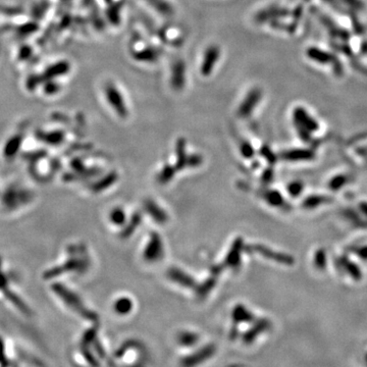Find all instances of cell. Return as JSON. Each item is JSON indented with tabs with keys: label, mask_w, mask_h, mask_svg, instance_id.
<instances>
[{
	"label": "cell",
	"mask_w": 367,
	"mask_h": 367,
	"mask_svg": "<svg viewBox=\"0 0 367 367\" xmlns=\"http://www.w3.org/2000/svg\"><path fill=\"white\" fill-rule=\"evenodd\" d=\"M114 309L120 315H126L133 309V301L128 297H121L117 299L114 305Z\"/></svg>",
	"instance_id": "9a60e30c"
},
{
	"label": "cell",
	"mask_w": 367,
	"mask_h": 367,
	"mask_svg": "<svg viewBox=\"0 0 367 367\" xmlns=\"http://www.w3.org/2000/svg\"><path fill=\"white\" fill-rule=\"evenodd\" d=\"M233 318L234 322H249L253 319V315L243 305H237L233 310Z\"/></svg>",
	"instance_id": "5bb4252c"
},
{
	"label": "cell",
	"mask_w": 367,
	"mask_h": 367,
	"mask_svg": "<svg viewBox=\"0 0 367 367\" xmlns=\"http://www.w3.org/2000/svg\"><path fill=\"white\" fill-rule=\"evenodd\" d=\"M176 154H177V162L176 168L183 169L187 167V154H186V141L183 138L179 139L176 146Z\"/></svg>",
	"instance_id": "30bf717a"
},
{
	"label": "cell",
	"mask_w": 367,
	"mask_h": 367,
	"mask_svg": "<svg viewBox=\"0 0 367 367\" xmlns=\"http://www.w3.org/2000/svg\"><path fill=\"white\" fill-rule=\"evenodd\" d=\"M243 249H245L243 239H234L230 251L228 252L226 258H224V264L232 269H237L241 265V255Z\"/></svg>",
	"instance_id": "277c9868"
},
{
	"label": "cell",
	"mask_w": 367,
	"mask_h": 367,
	"mask_svg": "<svg viewBox=\"0 0 367 367\" xmlns=\"http://www.w3.org/2000/svg\"><path fill=\"white\" fill-rule=\"evenodd\" d=\"M263 198L267 200L270 205L275 207H281L284 205L283 197L280 192L277 191H267L263 194Z\"/></svg>",
	"instance_id": "d6986e66"
},
{
	"label": "cell",
	"mask_w": 367,
	"mask_h": 367,
	"mask_svg": "<svg viewBox=\"0 0 367 367\" xmlns=\"http://www.w3.org/2000/svg\"><path fill=\"white\" fill-rule=\"evenodd\" d=\"M246 251L247 252H256L260 255H262L263 257L265 258H269V259H272L274 261L277 262H281V263H284V264H288L291 262V258L288 257L287 255H284V254H281V253H277L274 252L267 247L264 246H261V245H252V246H247L246 248Z\"/></svg>",
	"instance_id": "52a82bcc"
},
{
	"label": "cell",
	"mask_w": 367,
	"mask_h": 367,
	"mask_svg": "<svg viewBox=\"0 0 367 367\" xmlns=\"http://www.w3.org/2000/svg\"><path fill=\"white\" fill-rule=\"evenodd\" d=\"M176 167H173L170 165H167L163 167V168L160 170L157 176V181L161 185H166L168 182L171 181V179L175 177L176 173Z\"/></svg>",
	"instance_id": "e0dca14e"
},
{
	"label": "cell",
	"mask_w": 367,
	"mask_h": 367,
	"mask_svg": "<svg viewBox=\"0 0 367 367\" xmlns=\"http://www.w3.org/2000/svg\"><path fill=\"white\" fill-rule=\"evenodd\" d=\"M240 149H241L242 155H243L244 157H246V158H251V157L254 155V150H253L252 146L249 144L248 142H246V141H244V142L241 143Z\"/></svg>",
	"instance_id": "44dd1931"
},
{
	"label": "cell",
	"mask_w": 367,
	"mask_h": 367,
	"mask_svg": "<svg viewBox=\"0 0 367 367\" xmlns=\"http://www.w3.org/2000/svg\"><path fill=\"white\" fill-rule=\"evenodd\" d=\"M216 284H217V278L210 275L205 282L202 283L200 285H198V287H196L198 297L200 298L206 297V296L211 292V290L216 287Z\"/></svg>",
	"instance_id": "2e32d148"
},
{
	"label": "cell",
	"mask_w": 367,
	"mask_h": 367,
	"mask_svg": "<svg viewBox=\"0 0 367 367\" xmlns=\"http://www.w3.org/2000/svg\"><path fill=\"white\" fill-rule=\"evenodd\" d=\"M167 278L172 281L173 283H176L184 288H189L193 289L196 288V282L194 280L191 275L186 273L185 271H183L182 269L178 267H169L167 272Z\"/></svg>",
	"instance_id": "8992f818"
},
{
	"label": "cell",
	"mask_w": 367,
	"mask_h": 367,
	"mask_svg": "<svg viewBox=\"0 0 367 367\" xmlns=\"http://www.w3.org/2000/svg\"><path fill=\"white\" fill-rule=\"evenodd\" d=\"M259 92L257 90H252L250 93L244 99V101L241 103L238 114L241 117H247L250 116L252 110L256 106L259 101Z\"/></svg>",
	"instance_id": "ba28073f"
},
{
	"label": "cell",
	"mask_w": 367,
	"mask_h": 367,
	"mask_svg": "<svg viewBox=\"0 0 367 367\" xmlns=\"http://www.w3.org/2000/svg\"><path fill=\"white\" fill-rule=\"evenodd\" d=\"M109 218L111 222L116 224V226H122V224L126 223L127 217L124 209H121L120 207H117L115 209L111 210V213L109 216Z\"/></svg>",
	"instance_id": "ffe728a7"
},
{
	"label": "cell",
	"mask_w": 367,
	"mask_h": 367,
	"mask_svg": "<svg viewBox=\"0 0 367 367\" xmlns=\"http://www.w3.org/2000/svg\"><path fill=\"white\" fill-rule=\"evenodd\" d=\"M163 252H165V249H163L159 234L157 233H151L149 242L144 249V253H143L144 259L151 263L157 262L163 257Z\"/></svg>",
	"instance_id": "3957f363"
},
{
	"label": "cell",
	"mask_w": 367,
	"mask_h": 367,
	"mask_svg": "<svg viewBox=\"0 0 367 367\" xmlns=\"http://www.w3.org/2000/svg\"><path fill=\"white\" fill-rule=\"evenodd\" d=\"M117 173L116 171H111L103 179H101L100 181L93 184L91 189L94 192H101L114 185V184L117 182Z\"/></svg>",
	"instance_id": "4fadbf2b"
},
{
	"label": "cell",
	"mask_w": 367,
	"mask_h": 367,
	"mask_svg": "<svg viewBox=\"0 0 367 367\" xmlns=\"http://www.w3.org/2000/svg\"><path fill=\"white\" fill-rule=\"evenodd\" d=\"M203 161V158L199 154H192L187 158V167H197Z\"/></svg>",
	"instance_id": "7402d4cb"
},
{
	"label": "cell",
	"mask_w": 367,
	"mask_h": 367,
	"mask_svg": "<svg viewBox=\"0 0 367 367\" xmlns=\"http://www.w3.org/2000/svg\"><path fill=\"white\" fill-rule=\"evenodd\" d=\"M222 268H223V267H222V265H220V264H214V265H212V267H210V273H211L212 277H216V278L218 277V275L222 271Z\"/></svg>",
	"instance_id": "cb8c5ba5"
},
{
	"label": "cell",
	"mask_w": 367,
	"mask_h": 367,
	"mask_svg": "<svg viewBox=\"0 0 367 367\" xmlns=\"http://www.w3.org/2000/svg\"><path fill=\"white\" fill-rule=\"evenodd\" d=\"M104 92H105V96H106L108 103L110 104L112 108H114V110H116L117 114L120 117H127L128 108L126 105V102L124 100V97H122V95L120 94V92L117 89V87L112 83H108L104 88Z\"/></svg>",
	"instance_id": "7a4b0ae2"
},
{
	"label": "cell",
	"mask_w": 367,
	"mask_h": 367,
	"mask_svg": "<svg viewBox=\"0 0 367 367\" xmlns=\"http://www.w3.org/2000/svg\"><path fill=\"white\" fill-rule=\"evenodd\" d=\"M144 209L147 211V213L149 214V216L154 219V221H156L157 223H160V224H163L166 223L168 219V217L167 212L163 210L158 204L156 202H154L153 200H145L144 201Z\"/></svg>",
	"instance_id": "9c48e42d"
},
{
	"label": "cell",
	"mask_w": 367,
	"mask_h": 367,
	"mask_svg": "<svg viewBox=\"0 0 367 367\" xmlns=\"http://www.w3.org/2000/svg\"><path fill=\"white\" fill-rule=\"evenodd\" d=\"M141 222H142V213L137 211V212L133 214L132 217H131V220L127 223L126 228L122 230V232L120 233V237L124 238V239L129 238L131 234L136 231V228H138L140 226Z\"/></svg>",
	"instance_id": "7c38bea8"
},
{
	"label": "cell",
	"mask_w": 367,
	"mask_h": 367,
	"mask_svg": "<svg viewBox=\"0 0 367 367\" xmlns=\"http://www.w3.org/2000/svg\"><path fill=\"white\" fill-rule=\"evenodd\" d=\"M288 190H289V193L291 194V195H294V196H297L298 195V194L302 191V188H301V185H300V184L299 183H297V182H294V183H292L291 184V185L289 186V188H288Z\"/></svg>",
	"instance_id": "603a6c76"
},
{
	"label": "cell",
	"mask_w": 367,
	"mask_h": 367,
	"mask_svg": "<svg viewBox=\"0 0 367 367\" xmlns=\"http://www.w3.org/2000/svg\"><path fill=\"white\" fill-rule=\"evenodd\" d=\"M219 54L220 50L216 45H211L206 49L201 64V74L203 76H209L211 74L219 58Z\"/></svg>",
	"instance_id": "5b68a950"
},
{
	"label": "cell",
	"mask_w": 367,
	"mask_h": 367,
	"mask_svg": "<svg viewBox=\"0 0 367 367\" xmlns=\"http://www.w3.org/2000/svg\"><path fill=\"white\" fill-rule=\"evenodd\" d=\"M54 291L56 295L59 296L60 299L64 301V303L67 306L68 308L77 312L79 315L83 316L85 319H88V320L96 319V314L94 312L90 311L75 293L69 291L67 288H65L64 285H61V284H56L54 287Z\"/></svg>",
	"instance_id": "6da1fadb"
},
{
	"label": "cell",
	"mask_w": 367,
	"mask_h": 367,
	"mask_svg": "<svg viewBox=\"0 0 367 367\" xmlns=\"http://www.w3.org/2000/svg\"><path fill=\"white\" fill-rule=\"evenodd\" d=\"M171 83L172 86L177 89H181L185 84V66L181 61L173 65Z\"/></svg>",
	"instance_id": "8fae6325"
},
{
	"label": "cell",
	"mask_w": 367,
	"mask_h": 367,
	"mask_svg": "<svg viewBox=\"0 0 367 367\" xmlns=\"http://www.w3.org/2000/svg\"><path fill=\"white\" fill-rule=\"evenodd\" d=\"M145 1H147L152 7H154V9L162 15L169 16L172 14L171 6L165 0H145Z\"/></svg>",
	"instance_id": "ac0fdd59"
}]
</instances>
